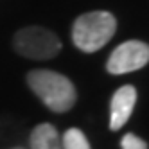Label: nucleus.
Returning a JSON list of instances; mask_svg holds the SVG:
<instances>
[{
  "instance_id": "obj_2",
  "label": "nucleus",
  "mask_w": 149,
  "mask_h": 149,
  "mask_svg": "<svg viewBox=\"0 0 149 149\" xmlns=\"http://www.w3.org/2000/svg\"><path fill=\"white\" fill-rule=\"evenodd\" d=\"M117 18L110 11H90L76 18L72 41L83 52H97L115 36Z\"/></svg>"
},
{
  "instance_id": "obj_9",
  "label": "nucleus",
  "mask_w": 149,
  "mask_h": 149,
  "mask_svg": "<svg viewBox=\"0 0 149 149\" xmlns=\"http://www.w3.org/2000/svg\"><path fill=\"white\" fill-rule=\"evenodd\" d=\"M11 149H25V147H20V146H18V147H11Z\"/></svg>"
},
{
  "instance_id": "obj_4",
  "label": "nucleus",
  "mask_w": 149,
  "mask_h": 149,
  "mask_svg": "<svg viewBox=\"0 0 149 149\" xmlns=\"http://www.w3.org/2000/svg\"><path fill=\"white\" fill-rule=\"evenodd\" d=\"M149 63V45L140 40L124 41L110 54L106 70L111 76H122L144 68Z\"/></svg>"
},
{
  "instance_id": "obj_1",
  "label": "nucleus",
  "mask_w": 149,
  "mask_h": 149,
  "mask_svg": "<svg viewBox=\"0 0 149 149\" xmlns=\"http://www.w3.org/2000/svg\"><path fill=\"white\" fill-rule=\"evenodd\" d=\"M27 86L54 113L72 110L77 101V90L74 83L67 76L49 68H34L27 72Z\"/></svg>"
},
{
  "instance_id": "obj_3",
  "label": "nucleus",
  "mask_w": 149,
  "mask_h": 149,
  "mask_svg": "<svg viewBox=\"0 0 149 149\" xmlns=\"http://www.w3.org/2000/svg\"><path fill=\"white\" fill-rule=\"evenodd\" d=\"M61 40L54 31L41 25H29L18 29L13 36V49L16 54L27 59L45 61L61 52Z\"/></svg>"
},
{
  "instance_id": "obj_7",
  "label": "nucleus",
  "mask_w": 149,
  "mask_h": 149,
  "mask_svg": "<svg viewBox=\"0 0 149 149\" xmlns=\"http://www.w3.org/2000/svg\"><path fill=\"white\" fill-rule=\"evenodd\" d=\"M61 147L63 149H92L86 135H84L79 127H70L65 131L61 138Z\"/></svg>"
},
{
  "instance_id": "obj_8",
  "label": "nucleus",
  "mask_w": 149,
  "mask_h": 149,
  "mask_svg": "<svg viewBox=\"0 0 149 149\" xmlns=\"http://www.w3.org/2000/svg\"><path fill=\"white\" fill-rule=\"evenodd\" d=\"M120 149H149L147 142L135 133H126L120 138Z\"/></svg>"
},
{
  "instance_id": "obj_6",
  "label": "nucleus",
  "mask_w": 149,
  "mask_h": 149,
  "mask_svg": "<svg viewBox=\"0 0 149 149\" xmlns=\"http://www.w3.org/2000/svg\"><path fill=\"white\" fill-rule=\"evenodd\" d=\"M29 144H31V149H63L58 130L49 122L38 124L31 131Z\"/></svg>"
},
{
  "instance_id": "obj_5",
  "label": "nucleus",
  "mask_w": 149,
  "mask_h": 149,
  "mask_svg": "<svg viewBox=\"0 0 149 149\" xmlns=\"http://www.w3.org/2000/svg\"><path fill=\"white\" fill-rule=\"evenodd\" d=\"M136 104V88L133 84H124L113 93L110 102V130L119 131L130 120Z\"/></svg>"
}]
</instances>
